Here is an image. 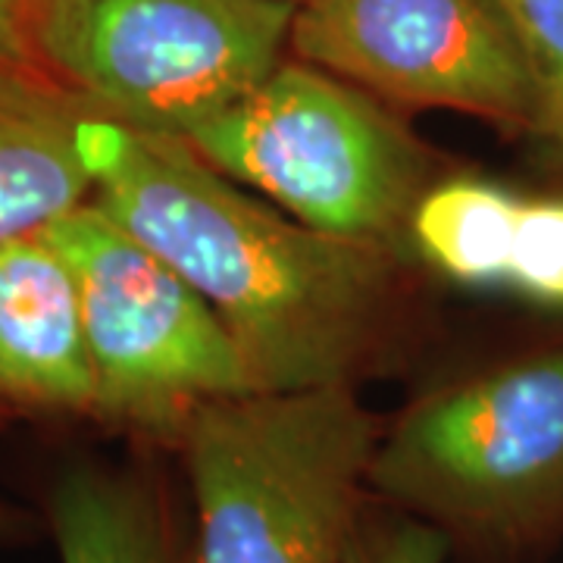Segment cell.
Masks as SVG:
<instances>
[{
	"label": "cell",
	"instance_id": "cell-1",
	"mask_svg": "<svg viewBox=\"0 0 563 563\" xmlns=\"http://www.w3.org/2000/svg\"><path fill=\"white\" fill-rule=\"evenodd\" d=\"M98 207L213 307L257 391L354 385L401 295L395 244L282 217L179 135L88 117L79 132Z\"/></svg>",
	"mask_w": 563,
	"mask_h": 563
},
{
	"label": "cell",
	"instance_id": "cell-18",
	"mask_svg": "<svg viewBox=\"0 0 563 563\" xmlns=\"http://www.w3.org/2000/svg\"><path fill=\"white\" fill-rule=\"evenodd\" d=\"M285 3H291V7H301V3H307V0H285Z\"/></svg>",
	"mask_w": 563,
	"mask_h": 563
},
{
	"label": "cell",
	"instance_id": "cell-16",
	"mask_svg": "<svg viewBox=\"0 0 563 563\" xmlns=\"http://www.w3.org/2000/svg\"><path fill=\"white\" fill-rule=\"evenodd\" d=\"M66 3H69V0H20V16L22 29H25V38H29L51 13H57Z\"/></svg>",
	"mask_w": 563,
	"mask_h": 563
},
{
	"label": "cell",
	"instance_id": "cell-11",
	"mask_svg": "<svg viewBox=\"0 0 563 563\" xmlns=\"http://www.w3.org/2000/svg\"><path fill=\"white\" fill-rule=\"evenodd\" d=\"M520 203L523 198L492 181H435L417 203L407 235L448 279L476 288L507 285Z\"/></svg>",
	"mask_w": 563,
	"mask_h": 563
},
{
	"label": "cell",
	"instance_id": "cell-4",
	"mask_svg": "<svg viewBox=\"0 0 563 563\" xmlns=\"http://www.w3.org/2000/svg\"><path fill=\"white\" fill-rule=\"evenodd\" d=\"M185 141L303 225L354 242H398L435 185L432 151L379 98L303 60L282 63Z\"/></svg>",
	"mask_w": 563,
	"mask_h": 563
},
{
	"label": "cell",
	"instance_id": "cell-17",
	"mask_svg": "<svg viewBox=\"0 0 563 563\" xmlns=\"http://www.w3.org/2000/svg\"><path fill=\"white\" fill-rule=\"evenodd\" d=\"M32 529V517L22 514L20 507L0 501V539H22Z\"/></svg>",
	"mask_w": 563,
	"mask_h": 563
},
{
	"label": "cell",
	"instance_id": "cell-3",
	"mask_svg": "<svg viewBox=\"0 0 563 563\" xmlns=\"http://www.w3.org/2000/svg\"><path fill=\"white\" fill-rule=\"evenodd\" d=\"M369 498L435 526L451 554L532 558L563 532V351L422 395L383 429Z\"/></svg>",
	"mask_w": 563,
	"mask_h": 563
},
{
	"label": "cell",
	"instance_id": "cell-6",
	"mask_svg": "<svg viewBox=\"0 0 563 563\" xmlns=\"http://www.w3.org/2000/svg\"><path fill=\"white\" fill-rule=\"evenodd\" d=\"M295 13L285 0H69L29 47L103 117L188 139L279 69Z\"/></svg>",
	"mask_w": 563,
	"mask_h": 563
},
{
	"label": "cell",
	"instance_id": "cell-9",
	"mask_svg": "<svg viewBox=\"0 0 563 563\" xmlns=\"http://www.w3.org/2000/svg\"><path fill=\"white\" fill-rule=\"evenodd\" d=\"M41 514L60 563H198L191 501L144 457L60 463Z\"/></svg>",
	"mask_w": 563,
	"mask_h": 563
},
{
	"label": "cell",
	"instance_id": "cell-15",
	"mask_svg": "<svg viewBox=\"0 0 563 563\" xmlns=\"http://www.w3.org/2000/svg\"><path fill=\"white\" fill-rule=\"evenodd\" d=\"M35 57L22 29L20 0H0V60Z\"/></svg>",
	"mask_w": 563,
	"mask_h": 563
},
{
	"label": "cell",
	"instance_id": "cell-12",
	"mask_svg": "<svg viewBox=\"0 0 563 563\" xmlns=\"http://www.w3.org/2000/svg\"><path fill=\"white\" fill-rule=\"evenodd\" d=\"M539 98L536 132L563 161V0H504Z\"/></svg>",
	"mask_w": 563,
	"mask_h": 563
},
{
	"label": "cell",
	"instance_id": "cell-2",
	"mask_svg": "<svg viewBox=\"0 0 563 563\" xmlns=\"http://www.w3.org/2000/svg\"><path fill=\"white\" fill-rule=\"evenodd\" d=\"M379 439L354 385L203 404L176 442L198 563H351Z\"/></svg>",
	"mask_w": 563,
	"mask_h": 563
},
{
	"label": "cell",
	"instance_id": "cell-8",
	"mask_svg": "<svg viewBox=\"0 0 563 563\" xmlns=\"http://www.w3.org/2000/svg\"><path fill=\"white\" fill-rule=\"evenodd\" d=\"M0 401L95 417L79 282L44 232L0 242Z\"/></svg>",
	"mask_w": 563,
	"mask_h": 563
},
{
	"label": "cell",
	"instance_id": "cell-7",
	"mask_svg": "<svg viewBox=\"0 0 563 563\" xmlns=\"http://www.w3.org/2000/svg\"><path fill=\"white\" fill-rule=\"evenodd\" d=\"M288 47L373 98L504 125L539 122L536 81L504 0H307Z\"/></svg>",
	"mask_w": 563,
	"mask_h": 563
},
{
	"label": "cell",
	"instance_id": "cell-19",
	"mask_svg": "<svg viewBox=\"0 0 563 563\" xmlns=\"http://www.w3.org/2000/svg\"><path fill=\"white\" fill-rule=\"evenodd\" d=\"M3 413H7V404L0 401V420H3Z\"/></svg>",
	"mask_w": 563,
	"mask_h": 563
},
{
	"label": "cell",
	"instance_id": "cell-13",
	"mask_svg": "<svg viewBox=\"0 0 563 563\" xmlns=\"http://www.w3.org/2000/svg\"><path fill=\"white\" fill-rule=\"evenodd\" d=\"M507 288L563 307V201L520 203Z\"/></svg>",
	"mask_w": 563,
	"mask_h": 563
},
{
	"label": "cell",
	"instance_id": "cell-10",
	"mask_svg": "<svg viewBox=\"0 0 563 563\" xmlns=\"http://www.w3.org/2000/svg\"><path fill=\"white\" fill-rule=\"evenodd\" d=\"M95 113L38 57L0 60V242L38 235L95 191L79 151Z\"/></svg>",
	"mask_w": 563,
	"mask_h": 563
},
{
	"label": "cell",
	"instance_id": "cell-14",
	"mask_svg": "<svg viewBox=\"0 0 563 563\" xmlns=\"http://www.w3.org/2000/svg\"><path fill=\"white\" fill-rule=\"evenodd\" d=\"M451 544L435 526L385 504H366L351 563H448Z\"/></svg>",
	"mask_w": 563,
	"mask_h": 563
},
{
	"label": "cell",
	"instance_id": "cell-5",
	"mask_svg": "<svg viewBox=\"0 0 563 563\" xmlns=\"http://www.w3.org/2000/svg\"><path fill=\"white\" fill-rule=\"evenodd\" d=\"M44 235L79 282L95 420L176 448L203 404L257 391L213 307L98 203H81Z\"/></svg>",
	"mask_w": 563,
	"mask_h": 563
}]
</instances>
